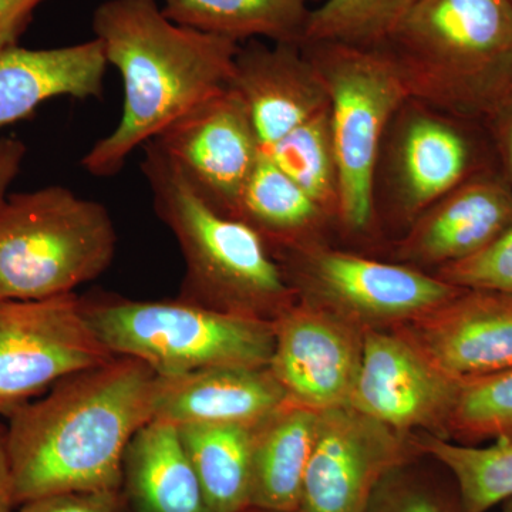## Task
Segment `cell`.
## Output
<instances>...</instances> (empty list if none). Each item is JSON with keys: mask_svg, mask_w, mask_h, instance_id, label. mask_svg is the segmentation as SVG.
Listing matches in <instances>:
<instances>
[{"mask_svg": "<svg viewBox=\"0 0 512 512\" xmlns=\"http://www.w3.org/2000/svg\"><path fill=\"white\" fill-rule=\"evenodd\" d=\"M185 450L211 512L251 507L254 429L238 426H181Z\"/></svg>", "mask_w": 512, "mask_h": 512, "instance_id": "cell-24", "label": "cell"}, {"mask_svg": "<svg viewBox=\"0 0 512 512\" xmlns=\"http://www.w3.org/2000/svg\"><path fill=\"white\" fill-rule=\"evenodd\" d=\"M461 384L394 329L363 330V356L349 406L409 434L447 439Z\"/></svg>", "mask_w": 512, "mask_h": 512, "instance_id": "cell-13", "label": "cell"}, {"mask_svg": "<svg viewBox=\"0 0 512 512\" xmlns=\"http://www.w3.org/2000/svg\"><path fill=\"white\" fill-rule=\"evenodd\" d=\"M141 168L157 215L184 256L181 298L266 320H275L296 301L265 239L205 200L153 141L144 146Z\"/></svg>", "mask_w": 512, "mask_h": 512, "instance_id": "cell-4", "label": "cell"}, {"mask_svg": "<svg viewBox=\"0 0 512 512\" xmlns=\"http://www.w3.org/2000/svg\"><path fill=\"white\" fill-rule=\"evenodd\" d=\"M417 0H325L313 10L303 43L380 47Z\"/></svg>", "mask_w": 512, "mask_h": 512, "instance_id": "cell-27", "label": "cell"}, {"mask_svg": "<svg viewBox=\"0 0 512 512\" xmlns=\"http://www.w3.org/2000/svg\"><path fill=\"white\" fill-rule=\"evenodd\" d=\"M45 0H0V55L18 46L33 13Z\"/></svg>", "mask_w": 512, "mask_h": 512, "instance_id": "cell-33", "label": "cell"}, {"mask_svg": "<svg viewBox=\"0 0 512 512\" xmlns=\"http://www.w3.org/2000/svg\"><path fill=\"white\" fill-rule=\"evenodd\" d=\"M510 2L512 3V0H510Z\"/></svg>", "mask_w": 512, "mask_h": 512, "instance_id": "cell-38", "label": "cell"}, {"mask_svg": "<svg viewBox=\"0 0 512 512\" xmlns=\"http://www.w3.org/2000/svg\"><path fill=\"white\" fill-rule=\"evenodd\" d=\"M269 367H212L157 376L154 419L175 426L255 429L288 403Z\"/></svg>", "mask_w": 512, "mask_h": 512, "instance_id": "cell-18", "label": "cell"}, {"mask_svg": "<svg viewBox=\"0 0 512 512\" xmlns=\"http://www.w3.org/2000/svg\"><path fill=\"white\" fill-rule=\"evenodd\" d=\"M15 512H123L119 490L73 491L36 498Z\"/></svg>", "mask_w": 512, "mask_h": 512, "instance_id": "cell-31", "label": "cell"}, {"mask_svg": "<svg viewBox=\"0 0 512 512\" xmlns=\"http://www.w3.org/2000/svg\"><path fill=\"white\" fill-rule=\"evenodd\" d=\"M116 245L100 202L59 185L8 195L0 208V301L74 293L109 268Z\"/></svg>", "mask_w": 512, "mask_h": 512, "instance_id": "cell-5", "label": "cell"}, {"mask_svg": "<svg viewBox=\"0 0 512 512\" xmlns=\"http://www.w3.org/2000/svg\"><path fill=\"white\" fill-rule=\"evenodd\" d=\"M151 141L205 200L229 217L262 153L247 106L232 87Z\"/></svg>", "mask_w": 512, "mask_h": 512, "instance_id": "cell-14", "label": "cell"}, {"mask_svg": "<svg viewBox=\"0 0 512 512\" xmlns=\"http://www.w3.org/2000/svg\"><path fill=\"white\" fill-rule=\"evenodd\" d=\"M410 467L384 478L365 512H463L457 491L447 494Z\"/></svg>", "mask_w": 512, "mask_h": 512, "instance_id": "cell-29", "label": "cell"}, {"mask_svg": "<svg viewBox=\"0 0 512 512\" xmlns=\"http://www.w3.org/2000/svg\"><path fill=\"white\" fill-rule=\"evenodd\" d=\"M231 87L247 106L262 151L329 109L325 84L301 45H239Z\"/></svg>", "mask_w": 512, "mask_h": 512, "instance_id": "cell-16", "label": "cell"}, {"mask_svg": "<svg viewBox=\"0 0 512 512\" xmlns=\"http://www.w3.org/2000/svg\"><path fill=\"white\" fill-rule=\"evenodd\" d=\"M239 512H299V511H274V510H265V508H256V507H248L245 510Z\"/></svg>", "mask_w": 512, "mask_h": 512, "instance_id": "cell-36", "label": "cell"}, {"mask_svg": "<svg viewBox=\"0 0 512 512\" xmlns=\"http://www.w3.org/2000/svg\"><path fill=\"white\" fill-rule=\"evenodd\" d=\"M93 30L124 89L119 124L82 161L96 177L116 175L138 147L231 87L241 43L178 25L157 0H106Z\"/></svg>", "mask_w": 512, "mask_h": 512, "instance_id": "cell-2", "label": "cell"}, {"mask_svg": "<svg viewBox=\"0 0 512 512\" xmlns=\"http://www.w3.org/2000/svg\"><path fill=\"white\" fill-rule=\"evenodd\" d=\"M295 295L319 303L363 330L393 329L450 301L464 288L406 264H389L311 241L279 249Z\"/></svg>", "mask_w": 512, "mask_h": 512, "instance_id": "cell-8", "label": "cell"}, {"mask_svg": "<svg viewBox=\"0 0 512 512\" xmlns=\"http://www.w3.org/2000/svg\"><path fill=\"white\" fill-rule=\"evenodd\" d=\"M380 47L410 99L481 123L512 87V3L417 0Z\"/></svg>", "mask_w": 512, "mask_h": 512, "instance_id": "cell-3", "label": "cell"}, {"mask_svg": "<svg viewBox=\"0 0 512 512\" xmlns=\"http://www.w3.org/2000/svg\"><path fill=\"white\" fill-rule=\"evenodd\" d=\"M389 190L412 224L431 205L497 163L483 124L409 99L390 123Z\"/></svg>", "mask_w": 512, "mask_h": 512, "instance_id": "cell-10", "label": "cell"}, {"mask_svg": "<svg viewBox=\"0 0 512 512\" xmlns=\"http://www.w3.org/2000/svg\"><path fill=\"white\" fill-rule=\"evenodd\" d=\"M138 512H211L180 429L153 419L134 434L123 480Z\"/></svg>", "mask_w": 512, "mask_h": 512, "instance_id": "cell-20", "label": "cell"}, {"mask_svg": "<svg viewBox=\"0 0 512 512\" xmlns=\"http://www.w3.org/2000/svg\"><path fill=\"white\" fill-rule=\"evenodd\" d=\"M232 217L265 239L269 249L315 241L329 215L265 153L256 161Z\"/></svg>", "mask_w": 512, "mask_h": 512, "instance_id": "cell-23", "label": "cell"}, {"mask_svg": "<svg viewBox=\"0 0 512 512\" xmlns=\"http://www.w3.org/2000/svg\"><path fill=\"white\" fill-rule=\"evenodd\" d=\"M330 218L339 215V174L329 109L262 151Z\"/></svg>", "mask_w": 512, "mask_h": 512, "instance_id": "cell-26", "label": "cell"}, {"mask_svg": "<svg viewBox=\"0 0 512 512\" xmlns=\"http://www.w3.org/2000/svg\"><path fill=\"white\" fill-rule=\"evenodd\" d=\"M107 66L96 37L56 49L13 47L0 55V130L29 119L40 104L57 97L97 99Z\"/></svg>", "mask_w": 512, "mask_h": 512, "instance_id": "cell-19", "label": "cell"}, {"mask_svg": "<svg viewBox=\"0 0 512 512\" xmlns=\"http://www.w3.org/2000/svg\"><path fill=\"white\" fill-rule=\"evenodd\" d=\"M320 412L288 402L254 429L251 507L298 511Z\"/></svg>", "mask_w": 512, "mask_h": 512, "instance_id": "cell-21", "label": "cell"}, {"mask_svg": "<svg viewBox=\"0 0 512 512\" xmlns=\"http://www.w3.org/2000/svg\"><path fill=\"white\" fill-rule=\"evenodd\" d=\"M329 99L339 174L338 220L360 234L376 214V177L384 138L410 99L402 73L383 47L335 42L301 45Z\"/></svg>", "mask_w": 512, "mask_h": 512, "instance_id": "cell-7", "label": "cell"}, {"mask_svg": "<svg viewBox=\"0 0 512 512\" xmlns=\"http://www.w3.org/2000/svg\"><path fill=\"white\" fill-rule=\"evenodd\" d=\"M498 512H512V498H510V500L504 501V503L501 504V510Z\"/></svg>", "mask_w": 512, "mask_h": 512, "instance_id": "cell-37", "label": "cell"}, {"mask_svg": "<svg viewBox=\"0 0 512 512\" xmlns=\"http://www.w3.org/2000/svg\"><path fill=\"white\" fill-rule=\"evenodd\" d=\"M393 329L458 382L512 369L511 293L464 288Z\"/></svg>", "mask_w": 512, "mask_h": 512, "instance_id": "cell-15", "label": "cell"}, {"mask_svg": "<svg viewBox=\"0 0 512 512\" xmlns=\"http://www.w3.org/2000/svg\"><path fill=\"white\" fill-rule=\"evenodd\" d=\"M481 124L493 148L498 171L512 190V87L497 101Z\"/></svg>", "mask_w": 512, "mask_h": 512, "instance_id": "cell-32", "label": "cell"}, {"mask_svg": "<svg viewBox=\"0 0 512 512\" xmlns=\"http://www.w3.org/2000/svg\"><path fill=\"white\" fill-rule=\"evenodd\" d=\"M436 275L468 289H493L512 295V227L490 247L464 261L441 266Z\"/></svg>", "mask_w": 512, "mask_h": 512, "instance_id": "cell-30", "label": "cell"}, {"mask_svg": "<svg viewBox=\"0 0 512 512\" xmlns=\"http://www.w3.org/2000/svg\"><path fill=\"white\" fill-rule=\"evenodd\" d=\"M26 147L18 138H0V208L8 198L13 180L18 177Z\"/></svg>", "mask_w": 512, "mask_h": 512, "instance_id": "cell-34", "label": "cell"}, {"mask_svg": "<svg viewBox=\"0 0 512 512\" xmlns=\"http://www.w3.org/2000/svg\"><path fill=\"white\" fill-rule=\"evenodd\" d=\"M156 373L114 356L74 373L9 414L16 505L73 491L119 490L128 444L154 419Z\"/></svg>", "mask_w": 512, "mask_h": 512, "instance_id": "cell-1", "label": "cell"}, {"mask_svg": "<svg viewBox=\"0 0 512 512\" xmlns=\"http://www.w3.org/2000/svg\"><path fill=\"white\" fill-rule=\"evenodd\" d=\"M512 227V190L498 168L448 192L410 224L397 255L414 266L464 261ZM420 269V268H419Z\"/></svg>", "mask_w": 512, "mask_h": 512, "instance_id": "cell-17", "label": "cell"}, {"mask_svg": "<svg viewBox=\"0 0 512 512\" xmlns=\"http://www.w3.org/2000/svg\"><path fill=\"white\" fill-rule=\"evenodd\" d=\"M113 357L76 293L0 301V414L8 417L64 377Z\"/></svg>", "mask_w": 512, "mask_h": 512, "instance_id": "cell-9", "label": "cell"}, {"mask_svg": "<svg viewBox=\"0 0 512 512\" xmlns=\"http://www.w3.org/2000/svg\"><path fill=\"white\" fill-rule=\"evenodd\" d=\"M16 508L18 505L15 501L8 450H6V429L0 427V512H15Z\"/></svg>", "mask_w": 512, "mask_h": 512, "instance_id": "cell-35", "label": "cell"}, {"mask_svg": "<svg viewBox=\"0 0 512 512\" xmlns=\"http://www.w3.org/2000/svg\"><path fill=\"white\" fill-rule=\"evenodd\" d=\"M363 356V329L299 298L274 320L269 370L289 402L322 410L346 406Z\"/></svg>", "mask_w": 512, "mask_h": 512, "instance_id": "cell-12", "label": "cell"}, {"mask_svg": "<svg viewBox=\"0 0 512 512\" xmlns=\"http://www.w3.org/2000/svg\"><path fill=\"white\" fill-rule=\"evenodd\" d=\"M325 0H163L167 18L242 43L302 45L313 10Z\"/></svg>", "mask_w": 512, "mask_h": 512, "instance_id": "cell-22", "label": "cell"}, {"mask_svg": "<svg viewBox=\"0 0 512 512\" xmlns=\"http://www.w3.org/2000/svg\"><path fill=\"white\" fill-rule=\"evenodd\" d=\"M416 447L453 478L463 512H488L512 498V439L481 446L427 434Z\"/></svg>", "mask_w": 512, "mask_h": 512, "instance_id": "cell-25", "label": "cell"}, {"mask_svg": "<svg viewBox=\"0 0 512 512\" xmlns=\"http://www.w3.org/2000/svg\"><path fill=\"white\" fill-rule=\"evenodd\" d=\"M87 320L114 356L177 376L212 367H268L274 320L187 301H84Z\"/></svg>", "mask_w": 512, "mask_h": 512, "instance_id": "cell-6", "label": "cell"}, {"mask_svg": "<svg viewBox=\"0 0 512 512\" xmlns=\"http://www.w3.org/2000/svg\"><path fill=\"white\" fill-rule=\"evenodd\" d=\"M447 439L461 444L512 439V369L461 384Z\"/></svg>", "mask_w": 512, "mask_h": 512, "instance_id": "cell-28", "label": "cell"}, {"mask_svg": "<svg viewBox=\"0 0 512 512\" xmlns=\"http://www.w3.org/2000/svg\"><path fill=\"white\" fill-rule=\"evenodd\" d=\"M420 454L416 439L352 406L322 410L299 512H365L384 478Z\"/></svg>", "mask_w": 512, "mask_h": 512, "instance_id": "cell-11", "label": "cell"}]
</instances>
